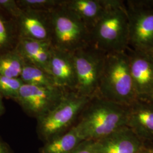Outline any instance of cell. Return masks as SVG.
Here are the masks:
<instances>
[{"label":"cell","mask_w":153,"mask_h":153,"mask_svg":"<svg viewBox=\"0 0 153 153\" xmlns=\"http://www.w3.org/2000/svg\"><path fill=\"white\" fill-rule=\"evenodd\" d=\"M19 39L16 19L0 11V55L16 49Z\"/></svg>","instance_id":"obj_17"},{"label":"cell","mask_w":153,"mask_h":153,"mask_svg":"<svg viewBox=\"0 0 153 153\" xmlns=\"http://www.w3.org/2000/svg\"><path fill=\"white\" fill-rule=\"evenodd\" d=\"M2 96L0 94V117L5 113V107L4 104Z\"/></svg>","instance_id":"obj_25"},{"label":"cell","mask_w":153,"mask_h":153,"mask_svg":"<svg viewBox=\"0 0 153 153\" xmlns=\"http://www.w3.org/2000/svg\"><path fill=\"white\" fill-rule=\"evenodd\" d=\"M62 2L60 5L49 11L51 43L55 49L73 53L90 44V29L63 5Z\"/></svg>","instance_id":"obj_4"},{"label":"cell","mask_w":153,"mask_h":153,"mask_svg":"<svg viewBox=\"0 0 153 153\" xmlns=\"http://www.w3.org/2000/svg\"><path fill=\"white\" fill-rule=\"evenodd\" d=\"M98 97L126 106L137 99L126 52L106 53Z\"/></svg>","instance_id":"obj_3"},{"label":"cell","mask_w":153,"mask_h":153,"mask_svg":"<svg viewBox=\"0 0 153 153\" xmlns=\"http://www.w3.org/2000/svg\"><path fill=\"white\" fill-rule=\"evenodd\" d=\"M128 114V106L94 97L82 110L74 126L83 141H96L126 126Z\"/></svg>","instance_id":"obj_1"},{"label":"cell","mask_w":153,"mask_h":153,"mask_svg":"<svg viewBox=\"0 0 153 153\" xmlns=\"http://www.w3.org/2000/svg\"><path fill=\"white\" fill-rule=\"evenodd\" d=\"M144 146L145 142L127 126L93 141L94 153H137Z\"/></svg>","instance_id":"obj_10"},{"label":"cell","mask_w":153,"mask_h":153,"mask_svg":"<svg viewBox=\"0 0 153 153\" xmlns=\"http://www.w3.org/2000/svg\"><path fill=\"white\" fill-rule=\"evenodd\" d=\"M126 126L143 142L153 141V101L137 98L128 106Z\"/></svg>","instance_id":"obj_12"},{"label":"cell","mask_w":153,"mask_h":153,"mask_svg":"<svg viewBox=\"0 0 153 153\" xmlns=\"http://www.w3.org/2000/svg\"><path fill=\"white\" fill-rule=\"evenodd\" d=\"M129 25V48L151 52L153 48V0L124 1Z\"/></svg>","instance_id":"obj_7"},{"label":"cell","mask_w":153,"mask_h":153,"mask_svg":"<svg viewBox=\"0 0 153 153\" xmlns=\"http://www.w3.org/2000/svg\"><path fill=\"white\" fill-rule=\"evenodd\" d=\"M72 153H94L93 141H83Z\"/></svg>","instance_id":"obj_23"},{"label":"cell","mask_w":153,"mask_h":153,"mask_svg":"<svg viewBox=\"0 0 153 153\" xmlns=\"http://www.w3.org/2000/svg\"><path fill=\"white\" fill-rule=\"evenodd\" d=\"M0 153H13L10 146L0 137Z\"/></svg>","instance_id":"obj_24"},{"label":"cell","mask_w":153,"mask_h":153,"mask_svg":"<svg viewBox=\"0 0 153 153\" xmlns=\"http://www.w3.org/2000/svg\"><path fill=\"white\" fill-rule=\"evenodd\" d=\"M67 91L57 86L43 87L23 84L15 102L26 114L37 120L55 108Z\"/></svg>","instance_id":"obj_8"},{"label":"cell","mask_w":153,"mask_h":153,"mask_svg":"<svg viewBox=\"0 0 153 153\" xmlns=\"http://www.w3.org/2000/svg\"><path fill=\"white\" fill-rule=\"evenodd\" d=\"M23 82L20 78L0 76V94L4 98L16 99Z\"/></svg>","instance_id":"obj_20"},{"label":"cell","mask_w":153,"mask_h":153,"mask_svg":"<svg viewBox=\"0 0 153 153\" xmlns=\"http://www.w3.org/2000/svg\"><path fill=\"white\" fill-rule=\"evenodd\" d=\"M19 38L50 41L51 22L49 11L22 9L16 19Z\"/></svg>","instance_id":"obj_11"},{"label":"cell","mask_w":153,"mask_h":153,"mask_svg":"<svg viewBox=\"0 0 153 153\" xmlns=\"http://www.w3.org/2000/svg\"><path fill=\"white\" fill-rule=\"evenodd\" d=\"M48 72L56 86L75 91L76 74L73 53L53 47Z\"/></svg>","instance_id":"obj_13"},{"label":"cell","mask_w":153,"mask_h":153,"mask_svg":"<svg viewBox=\"0 0 153 153\" xmlns=\"http://www.w3.org/2000/svg\"><path fill=\"white\" fill-rule=\"evenodd\" d=\"M91 99L68 90L55 108L36 120L39 139L45 143L70 130Z\"/></svg>","instance_id":"obj_5"},{"label":"cell","mask_w":153,"mask_h":153,"mask_svg":"<svg viewBox=\"0 0 153 153\" xmlns=\"http://www.w3.org/2000/svg\"><path fill=\"white\" fill-rule=\"evenodd\" d=\"M90 44L105 53L126 52L129 25L124 1L108 0L104 13L90 31Z\"/></svg>","instance_id":"obj_2"},{"label":"cell","mask_w":153,"mask_h":153,"mask_svg":"<svg viewBox=\"0 0 153 153\" xmlns=\"http://www.w3.org/2000/svg\"><path fill=\"white\" fill-rule=\"evenodd\" d=\"M25 60L16 49L0 55V76L19 78Z\"/></svg>","instance_id":"obj_19"},{"label":"cell","mask_w":153,"mask_h":153,"mask_svg":"<svg viewBox=\"0 0 153 153\" xmlns=\"http://www.w3.org/2000/svg\"><path fill=\"white\" fill-rule=\"evenodd\" d=\"M152 100H153V98H152Z\"/></svg>","instance_id":"obj_28"},{"label":"cell","mask_w":153,"mask_h":153,"mask_svg":"<svg viewBox=\"0 0 153 153\" xmlns=\"http://www.w3.org/2000/svg\"><path fill=\"white\" fill-rule=\"evenodd\" d=\"M151 52H152V53L153 54V49H152V51H151Z\"/></svg>","instance_id":"obj_27"},{"label":"cell","mask_w":153,"mask_h":153,"mask_svg":"<svg viewBox=\"0 0 153 153\" xmlns=\"http://www.w3.org/2000/svg\"><path fill=\"white\" fill-rule=\"evenodd\" d=\"M137 153H153V148H148L145 146Z\"/></svg>","instance_id":"obj_26"},{"label":"cell","mask_w":153,"mask_h":153,"mask_svg":"<svg viewBox=\"0 0 153 153\" xmlns=\"http://www.w3.org/2000/svg\"><path fill=\"white\" fill-rule=\"evenodd\" d=\"M106 53L90 44L73 53L76 74L75 91L92 98L98 95Z\"/></svg>","instance_id":"obj_6"},{"label":"cell","mask_w":153,"mask_h":153,"mask_svg":"<svg viewBox=\"0 0 153 153\" xmlns=\"http://www.w3.org/2000/svg\"><path fill=\"white\" fill-rule=\"evenodd\" d=\"M108 0H63L62 5L92 28L104 13Z\"/></svg>","instance_id":"obj_15"},{"label":"cell","mask_w":153,"mask_h":153,"mask_svg":"<svg viewBox=\"0 0 153 153\" xmlns=\"http://www.w3.org/2000/svg\"><path fill=\"white\" fill-rule=\"evenodd\" d=\"M62 0H16L22 9L50 11L60 5Z\"/></svg>","instance_id":"obj_21"},{"label":"cell","mask_w":153,"mask_h":153,"mask_svg":"<svg viewBox=\"0 0 153 153\" xmlns=\"http://www.w3.org/2000/svg\"><path fill=\"white\" fill-rule=\"evenodd\" d=\"M129 67L138 99L151 100L153 97V54L151 52L128 48Z\"/></svg>","instance_id":"obj_9"},{"label":"cell","mask_w":153,"mask_h":153,"mask_svg":"<svg viewBox=\"0 0 153 153\" xmlns=\"http://www.w3.org/2000/svg\"><path fill=\"white\" fill-rule=\"evenodd\" d=\"M75 126L65 133L45 142L40 153H72L83 141Z\"/></svg>","instance_id":"obj_16"},{"label":"cell","mask_w":153,"mask_h":153,"mask_svg":"<svg viewBox=\"0 0 153 153\" xmlns=\"http://www.w3.org/2000/svg\"><path fill=\"white\" fill-rule=\"evenodd\" d=\"M0 11L16 19L22 14V9L16 0H0Z\"/></svg>","instance_id":"obj_22"},{"label":"cell","mask_w":153,"mask_h":153,"mask_svg":"<svg viewBox=\"0 0 153 153\" xmlns=\"http://www.w3.org/2000/svg\"><path fill=\"white\" fill-rule=\"evenodd\" d=\"M19 78L24 84L43 87L56 86L49 73L26 61Z\"/></svg>","instance_id":"obj_18"},{"label":"cell","mask_w":153,"mask_h":153,"mask_svg":"<svg viewBox=\"0 0 153 153\" xmlns=\"http://www.w3.org/2000/svg\"><path fill=\"white\" fill-rule=\"evenodd\" d=\"M53 47L50 41L19 38L16 49L25 60L48 72Z\"/></svg>","instance_id":"obj_14"}]
</instances>
